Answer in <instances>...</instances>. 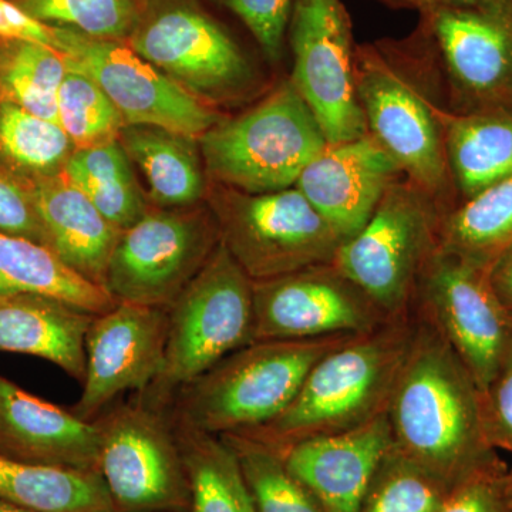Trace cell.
I'll list each match as a JSON object with an SVG mask.
<instances>
[{
  "mask_svg": "<svg viewBox=\"0 0 512 512\" xmlns=\"http://www.w3.org/2000/svg\"><path fill=\"white\" fill-rule=\"evenodd\" d=\"M414 313V332L386 416L393 447L454 487L494 463L481 393L436 326Z\"/></svg>",
  "mask_w": 512,
  "mask_h": 512,
  "instance_id": "obj_1",
  "label": "cell"
},
{
  "mask_svg": "<svg viewBox=\"0 0 512 512\" xmlns=\"http://www.w3.org/2000/svg\"><path fill=\"white\" fill-rule=\"evenodd\" d=\"M356 92L367 133L446 212L454 207L444 146V114L450 110L439 60L417 23L402 39L357 43Z\"/></svg>",
  "mask_w": 512,
  "mask_h": 512,
  "instance_id": "obj_2",
  "label": "cell"
},
{
  "mask_svg": "<svg viewBox=\"0 0 512 512\" xmlns=\"http://www.w3.org/2000/svg\"><path fill=\"white\" fill-rule=\"evenodd\" d=\"M413 332L412 312L330 350L312 367L284 412L241 434L284 453L301 441L343 433L375 419L386 412Z\"/></svg>",
  "mask_w": 512,
  "mask_h": 512,
  "instance_id": "obj_3",
  "label": "cell"
},
{
  "mask_svg": "<svg viewBox=\"0 0 512 512\" xmlns=\"http://www.w3.org/2000/svg\"><path fill=\"white\" fill-rule=\"evenodd\" d=\"M355 336L249 343L180 390L170 417L215 436L258 429L291 404L318 360Z\"/></svg>",
  "mask_w": 512,
  "mask_h": 512,
  "instance_id": "obj_4",
  "label": "cell"
},
{
  "mask_svg": "<svg viewBox=\"0 0 512 512\" xmlns=\"http://www.w3.org/2000/svg\"><path fill=\"white\" fill-rule=\"evenodd\" d=\"M167 311L163 366L146 392L138 394L158 410H167L185 386L254 342V282L221 242Z\"/></svg>",
  "mask_w": 512,
  "mask_h": 512,
  "instance_id": "obj_5",
  "label": "cell"
},
{
  "mask_svg": "<svg viewBox=\"0 0 512 512\" xmlns=\"http://www.w3.org/2000/svg\"><path fill=\"white\" fill-rule=\"evenodd\" d=\"M198 141L208 180L248 194L295 187L329 144L291 79L244 113L222 117Z\"/></svg>",
  "mask_w": 512,
  "mask_h": 512,
  "instance_id": "obj_6",
  "label": "cell"
},
{
  "mask_svg": "<svg viewBox=\"0 0 512 512\" xmlns=\"http://www.w3.org/2000/svg\"><path fill=\"white\" fill-rule=\"evenodd\" d=\"M443 208L406 177L394 183L369 221L342 242L330 265L390 319L412 315L424 268L440 244Z\"/></svg>",
  "mask_w": 512,
  "mask_h": 512,
  "instance_id": "obj_7",
  "label": "cell"
},
{
  "mask_svg": "<svg viewBox=\"0 0 512 512\" xmlns=\"http://www.w3.org/2000/svg\"><path fill=\"white\" fill-rule=\"evenodd\" d=\"M222 245L252 282L332 262L343 239L296 187L248 194L212 183Z\"/></svg>",
  "mask_w": 512,
  "mask_h": 512,
  "instance_id": "obj_8",
  "label": "cell"
},
{
  "mask_svg": "<svg viewBox=\"0 0 512 512\" xmlns=\"http://www.w3.org/2000/svg\"><path fill=\"white\" fill-rule=\"evenodd\" d=\"M127 45L215 109L247 99L258 87L247 53L200 0H147Z\"/></svg>",
  "mask_w": 512,
  "mask_h": 512,
  "instance_id": "obj_9",
  "label": "cell"
},
{
  "mask_svg": "<svg viewBox=\"0 0 512 512\" xmlns=\"http://www.w3.org/2000/svg\"><path fill=\"white\" fill-rule=\"evenodd\" d=\"M221 244L210 207L157 208L121 231L104 288L117 302L168 308Z\"/></svg>",
  "mask_w": 512,
  "mask_h": 512,
  "instance_id": "obj_10",
  "label": "cell"
},
{
  "mask_svg": "<svg viewBox=\"0 0 512 512\" xmlns=\"http://www.w3.org/2000/svg\"><path fill=\"white\" fill-rule=\"evenodd\" d=\"M165 413L137 397L94 420L100 434L99 471L117 512L191 508L183 456Z\"/></svg>",
  "mask_w": 512,
  "mask_h": 512,
  "instance_id": "obj_11",
  "label": "cell"
},
{
  "mask_svg": "<svg viewBox=\"0 0 512 512\" xmlns=\"http://www.w3.org/2000/svg\"><path fill=\"white\" fill-rule=\"evenodd\" d=\"M454 113L512 111V0H474L420 13Z\"/></svg>",
  "mask_w": 512,
  "mask_h": 512,
  "instance_id": "obj_12",
  "label": "cell"
},
{
  "mask_svg": "<svg viewBox=\"0 0 512 512\" xmlns=\"http://www.w3.org/2000/svg\"><path fill=\"white\" fill-rule=\"evenodd\" d=\"M289 79L315 114L329 144L367 134L356 92L357 43L343 0H295L288 29Z\"/></svg>",
  "mask_w": 512,
  "mask_h": 512,
  "instance_id": "obj_13",
  "label": "cell"
},
{
  "mask_svg": "<svg viewBox=\"0 0 512 512\" xmlns=\"http://www.w3.org/2000/svg\"><path fill=\"white\" fill-rule=\"evenodd\" d=\"M413 311L436 326L483 393L512 333L488 268L437 249L420 276Z\"/></svg>",
  "mask_w": 512,
  "mask_h": 512,
  "instance_id": "obj_14",
  "label": "cell"
},
{
  "mask_svg": "<svg viewBox=\"0 0 512 512\" xmlns=\"http://www.w3.org/2000/svg\"><path fill=\"white\" fill-rule=\"evenodd\" d=\"M59 52L99 84L126 126H156L198 138L222 119L218 110L185 92L127 43L57 28Z\"/></svg>",
  "mask_w": 512,
  "mask_h": 512,
  "instance_id": "obj_15",
  "label": "cell"
},
{
  "mask_svg": "<svg viewBox=\"0 0 512 512\" xmlns=\"http://www.w3.org/2000/svg\"><path fill=\"white\" fill-rule=\"evenodd\" d=\"M254 312V342L363 335L392 320L330 264L254 282Z\"/></svg>",
  "mask_w": 512,
  "mask_h": 512,
  "instance_id": "obj_16",
  "label": "cell"
},
{
  "mask_svg": "<svg viewBox=\"0 0 512 512\" xmlns=\"http://www.w3.org/2000/svg\"><path fill=\"white\" fill-rule=\"evenodd\" d=\"M167 308L119 302L96 315L86 339L83 393L72 412L94 421L117 397L146 392L164 362Z\"/></svg>",
  "mask_w": 512,
  "mask_h": 512,
  "instance_id": "obj_17",
  "label": "cell"
},
{
  "mask_svg": "<svg viewBox=\"0 0 512 512\" xmlns=\"http://www.w3.org/2000/svg\"><path fill=\"white\" fill-rule=\"evenodd\" d=\"M406 177L369 133L328 144L306 165L295 187L343 241L369 221L387 190Z\"/></svg>",
  "mask_w": 512,
  "mask_h": 512,
  "instance_id": "obj_18",
  "label": "cell"
},
{
  "mask_svg": "<svg viewBox=\"0 0 512 512\" xmlns=\"http://www.w3.org/2000/svg\"><path fill=\"white\" fill-rule=\"evenodd\" d=\"M392 447L384 412L356 429L301 441L281 454L322 512H360L370 484Z\"/></svg>",
  "mask_w": 512,
  "mask_h": 512,
  "instance_id": "obj_19",
  "label": "cell"
},
{
  "mask_svg": "<svg viewBox=\"0 0 512 512\" xmlns=\"http://www.w3.org/2000/svg\"><path fill=\"white\" fill-rule=\"evenodd\" d=\"M0 454L42 466L99 471V429L94 421L0 375Z\"/></svg>",
  "mask_w": 512,
  "mask_h": 512,
  "instance_id": "obj_20",
  "label": "cell"
},
{
  "mask_svg": "<svg viewBox=\"0 0 512 512\" xmlns=\"http://www.w3.org/2000/svg\"><path fill=\"white\" fill-rule=\"evenodd\" d=\"M96 315L37 293H0V350L49 360L83 383Z\"/></svg>",
  "mask_w": 512,
  "mask_h": 512,
  "instance_id": "obj_21",
  "label": "cell"
},
{
  "mask_svg": "<svg viewBox=\"0 0 512 512\" xmlns=\"http://www.w3.org/2000/svg\"><path fill=\"white\" fill-rule=\"evenodd\" d=\"M32 188L46 247L77 274L104 288L120 229L63 173L32 181Z\"/></svg>",
  "mask_w": 512,
  "mask_h": 512,
  "instance_id": "obj_22",
  "label": "cell"
},
{
  "mask_svg": "<svg viewBox=\"0 0 512 512\" xmlns=\"http://www.w3.org/2000/svg\"><path fill=\"white\" fill-rule=\"evenodd\" d=\"M119 141L148 184L157 208H188L207 198L208 175L200 141L156 126H126Z\"/></svg>",
  "mask_w": 512,
  "mask_h": 512,
  "instance_id": "obj_23",
  "label": "cell"
},
{
  "mask_svg": "<svg viewBox=\"0 0 512 512\" xmlns=\"http://www.w3.org/2000/svg\"><path fill=\"white\" fill-rule=\"evenodd\" d=\"M448 173L461 201L512 175V111L444 114Z\"/></svg>",
  "mask_w": 512,
  "mask_h": 512,
  "instance_id": "obj_24",
  "label": "cell"
},
{
  "mask_svg": "<svg viewBox=\"0 0 512 512\" xmlns=\"http://www.w3.org/2000/svg\"><path fill=\"white\" fill-rule=\"evenodd\" d=\"M0 293L52 296L93 315L119 303L106 288L64 264L52 249L5 232H0Z\"/></svg>",
  "mask_w": 512,
  "mask_h": 512,
  "instance_id": "obj_25",
  "label": "cell"
},
{
  "mask_svg": "<svg viewBox=\"0 0 512 512\" xmlns=\"http://www.w3.org/2000/svg\"><path fill=\"white\" fill-rule=\"evenodd\" d=\"M0 500L35 512H117L100 471L42 466L3 454Z\"/></svg>",
  "mask_w": 512,
  "mask_h": 512,
  "instance_id": "obj_26",
  "label": "cell"
},
{
  "mask_svg": "<svg viewBox=\"0 0 512 512\" xmlns=\"http://www.w3.org/2000/svg\"><path fill=\"white\" fill-rule=\"evenodd\" d=\"M171 423L190 483L191 512H256L238 458L227 441L173 419Z\"/></svg>",
  "mask_w": 512,
  "mask_h": 512,
  "instance_id": "obj_27",
  "label": "cell"
},
{
  "mask_svg": "<svg viewBox=\"0 0 512 512\" xmlns=\"http://www.w3.org/2000/svg\"><path fill=\"white\" fill-rule=\"evenodd\" d=\"M63 174L120 231L133 227L151 208L119 140L74 151Z\"/></svg>",
  "mask_w": 512,
  "mask_h": 512,
  "instance_id": "obj_28",
  "label": "cell"
},
{
  "mask_svg": "<svg viewBox=\"0 0 512 512\" xmlns=\"http://www.w3.org/2000/svg\"><path fill=\"white\" fill-rule=\"evenodd\" d=\"M512 245V175L444 212L441 251L490 268Z\"/></svg>",
  "mask_w": 512,
  "mask_h": 512,
  "instance_id": "obj_29",
  "label": "cell"
},
{
  "mask_svg": "<svg viewBox=\"0 0 512 512\" xmlns=\"http://www.w3.org/2000/svg\"><path fill=\"white\" fill-rule=\"evenodd\" d=\"M67 70V57L55 47L0 37V100L59 123L57 96Z\"/></svg>",
  "mask_w": 512,
  "mask_h": 512,
  "instance_id": "obj_30",
  "label": "cell"
},
{
  "mask_svg": "<svg viewBox=\"0 0 512 512\" xmlns=\"http://www.w3.org/2000/svg\"><path fill=\"white\" fill-rule=\"evenodd\" d=\"M76 151L56 121L0 100V164L23 180L36 181L62 174Z\"/></svg>",
  "mask_w": 512,
  "mask_h": 512,
  "instance_id": "obj_31",
  "label": "cell"
},
{
  "mask_svg": "<svg viewBox=\"0 0 512 512\" xmlns=\"http://www.w3.org/2000/svg\"><path fill=\"white\" fill-rule=\"evenodd\" d=\"M221 437L238 458L256 512H322L275 448L245 434Z\"/></svg>",
  "mask_w": 512,
  "mask_h": 512,
  "instance_id": "obj_32",
  "label": "cell"
},
{
  "mask_svg": "<svg viewBox=\"0 0 512 512\" xmlns=\"http://www.w3.org/2000/svg\"><path fill=\"white\" fill-rule=\"evenodd\" d=\"M29 18L94 39L127 43L147 0H9Z\"/></svg>",
  "mask_w": 512,
  "mask_h": 512,
  "instance_id": "obj_33",
  "label": "cell"
},
{
  "mask_svg": "<svg viewBox=\"0 0 512 512\" xmlns=\"http://www.w3.org/2000/svg\"><path fill=\"white\" fill-rule=\"evenodd\" d=\"M66 56V55H64ZM57 96L59 124L76 150L119 140L126 121L99 84L69 59Z\"/></svg>",
  "mask_w": 512,
  "mask_h": 512,
  "instance_id": "obj_34",
  "label": "cell"
},
{
  "mask_svg": "<svg viewBox=\"0 0 512 512\" xmlns=\"http://www.w3.org/2000/svg\"><path fill=\"white\" fill-rule=\"evenodd\" d=\"M451 488L392 447L360 512H436Z\"/></svg>",
  "mask_w": 512,
  "mask_h": 512,
  "instance_id": "obj_35",
  "label": "cell"
},
{
  "mask_svg": "<svg viewBox=\"0 0 512 512\" xmlns=\"http://www.w3.org/2000/svg\"><path fill=\"white\" fill-rule=\"evenodd\" d=\"M249 30L269 63L281 62L295 0H215Z\"/></svg>",
  "mask_w": 512,
  "mask_h": 512,
  "instance_id": "obj_36",
  "label": "cell"
},
{
  "mask_svg": "<svg viewBox=\"0 0 512 512\" xmlns=\"http://www.w3.org/2000/svg\"><path fill=\"white\" fill-rule=\"evenodd\" d=\"M436 512H512L503 464L494 461L463 478Z\"/></svg>",
  "mask_w": 512,
  "mask_h": 512,
  "instance_id": "obj_37",
  "label": "cell"
},
{
  "mask_svg": "<svg viewBox=\"0 0 512 512\" xmlns=\"http://www.w3.org/2000/svg\"><path fill=\"white\" fill-rule=\"evenodd\" d=\"M0 232L30 239L46 247L32 183L0 164Z\"/></svg>",
  "mask_w": 512,
  "mask_h": 512,
  "instance_id": "obj_38",
  "label": "cell"
},
{
  "mask_svg": "<svg viewBox=\"0 0 512 512\" xmlns=\"http://www.w3.org/2000/svg\"><path fill=\"white\" fill-rule=\"evenodd\" d=\"M481 406L493 447L512 451V333L497 373L481 393Z\"/></svg>",
  "mask_w": 512,
  "mask_h": 512,
  "instance_id": "obj_39",
  "label": "cell"
},
{
  "mask_svg": "<svg viewBox=\"0 0 512 512\" xmlns=\"http://www.w3.org/2000/svg\"><path fill=\"white\" fill-rule=\"evenodd\" d=\"M0 37L33 40L59 50L57 28L29 18L9 0H0Z\"/></svg>",
  "mask_w": 512,
  "mask_h": 512,
  "instance_id": "obj_40",
  "label": "cell"
},
{
  "mask_svg": "<svg viewBox=\"0 0 512 512\" xmlns=\"http://www.w3.org/2000/svg\"><path fill=\"white\" fill-rule=\"evenodd\" d=\"M491 285L512 319V245L488 268Z\"/></svg>",
  "mask_w": 512,
  "mask_h": 512,
  "instance_id": "obj_41",
  "label": "cell"
},
{
  "mask_svg": "<svg viewBox=\"0 0 512 512\" xmlns=\"http://www.w3.org/2000/svg\"><path fill=\"white\" fill-rule=\"evenodd\" d=\"M373 2L394 10H413L420 15L443 6L460 5V3L474 2V0H373Z\"/></svg>",
  "mask_w": 512,
  "mask_h": 512,
  "instance_id": "obj_42",
  "label": "cell"
},
{
  "mask_svg": "<svg viewBox=\"0 0 512 512\" xmlns=\"http://www.w3.org/2000/svg\"><path fill=\"white\" fill-rule=\"evenodd\" d=\"M0 512H35V511L28 510V508L19 507V505L8 503V501L0 500Z\"/></svg>",
  "mask_w": 512,
  "mask_h": 512,
  "instance_id": "obj_43",
  "label": "cell"
},
{
  "mask_svg": "<svg viewBox=\"0 0 512 512\" xmlns=\"http://www.w3.org/2000/svg\"><path fill=\"white\" fill-rule=\"evenodd\" d=\"M505 485H507L508 500L512 508V467L510 470H505Z\"/></svg>",
  "mask_w": 512,
  "mask_h": 512,
  "instance_id": "obj_44",
  "label": "cell"
},
{
  "mask_svg": "<svg viewBox=\"0 0 512 512\" xmlns=\"http://www.w3.org/2000/svg\"><path fill=\"white\" fill-rule=\"evenodd\" d=\"M511 326H512V319L510 318Z\"/></svg>",
  "mask_w": 512,
  "mask_h": 512,
  "instance_id": "obj_45",
  "label": "cell"
}]
</instances>
